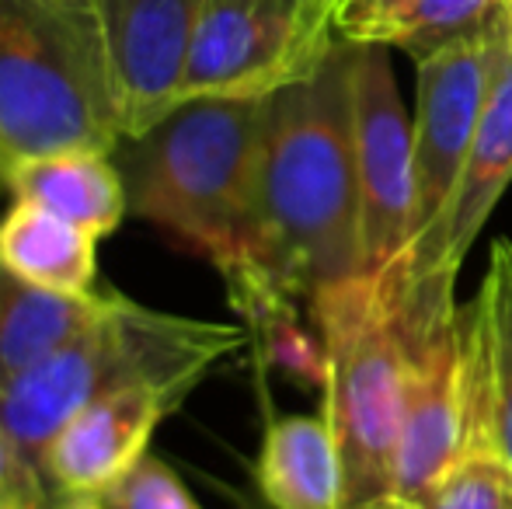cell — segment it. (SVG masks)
Here are the masks:
<instances>
[{"label": "cell", "instance_id": "cell-6", "mask_svg": "<svg viewBox=\"0 0 512 509\" xmlns=\"http://www.w3.org/2000/svg\"><path fill=\"white\" fill-rule=\"evenodd\" d=\"M512 185V49L495 28L492 84L485 112L474 133L471 154L464 161L450 199L439 217L418 234L401 258L391 286L401 300L408 332H422L443 314L457 311V276L488 217Z\"/></svg>", "mask_w": 512, "mask_h": 509}, {"label": "cell", "instance_id": "cell-17", "mask_svg": "<svg viewBox=\"0 0 512 509\" xmlns=\"http://www.w3.org/2000/svg\"><path fill=\"white\" fill-rule=\"evenodd\" d=\"M112 293L42 290L0 265V387L18 381L105 311Z\"/></svg>", "mask_w": 512, "mask_h": 509}, {"label": "cell", "instance_id": "cell-24", "mask_svg": "<svg viewBox=\"0 0 512 509\" xmlns=\"http://www.w3.org/2000/svg\"><path fill=\"white\" fill-rule=\"evenodd\" d=\"M60 509H102V506H98V499H70Z\"/></svg>", "mask_w": 512, "mask_h": 509}, {"label": "cell", "instance_id": "cell-3", "mask_svg": "<svg viewBox=\"0 0 512 509\" xmlns=\"http://www.w3.org/2000/svg\"><path fill=\"white\" fill-rule=\"evenodd\" d=\"M241 346H248V328L241 325L182 318L112 293L84 332L0 387V422L21 454L42 471L49 440L84 405L133 384L196 391L209 370Z\"/></svg>", "mask_w": 512, "mask_h": 509}, {"label": "cell", "instance_id": "cell-1", "mask_svg": "<svg viewBox=\"0 0 512 509\" xmlns=\"http://www.w3.org/2000/svg\"><path fill=\"white\" fill-rule=\"evenodd\" d=\"M359 279L352 46L338 39L307 77L265 98L255 238L248 269L227 290L272 293L310 314Z\"/></svg>", "mask_w": 512, "mask_h": 509}, {"label": "cell", "instance_id": "cell-8", "mask_svg": "<svg viewBox=\"0 0 512 509\" xmlns=\"http://www.w3.org/2000/svg\"><path fill=\"white\" fill-rule=\"evenodd\" d=\"M352 129L363 276L370 283H391L411 241L415 164L411 116L401 102L387 46H352Z\"/></svg>", "mask_w": 512, "mask_h": 509}, {"label": "cell", "instance_id": "cell-2", "mask_svg": "<svg viewBox=\"0 0 512 509\" xmlns=\"http://www.w3.org/2000/svg\"><path fill=\"white\" fill-rule=\"evenodd\" d=\"M265 98H185L112 150L129 213L234 279L255 238Z\"/></svg>", "mask_w": 512, "mask_h": 509}, {"label": "cell", "instance_id": "cell-4", "mask_svg": "<svg viewBox=\"0 0 512 509\" xmlns=\"http://www.w3.org/2000/svg\"><path fill=\"white\" fill-rule=\"evenodd\" d=\"M126 136L95 0H0V154L105 150Z\"/></svg>", "mask_w": 512, "mask_h": 509}, {"label": "cell", "instance_id": "cell-5", "mask_svg": "<svg viewBox=\"0 0 512 509\" xmlns=\"http://www.w3.org/2000/svg\"><path fill=\"white\" fill-rule=\"evenodd\" d=\"M324 342V419L338 447V509H387L411 387V332L391 283L342 286L310 311Z\"/></svg>", "mask_w": 512, "mask_h": 509}, {"label": "cell", "instance_id": "cell-20", "mask_svg": "<svg viewBox=\"0 0 512 509\" xmlns=\"http://www.w3.org/2000/svg\"><path fill=\"white\" fill-rule=\"evenodd\" d=\"M102 509H203L178 471L157 454H143L112 489L98 496Z\"/></svg>", "mask_w": 512, "mask_h": 509}, {"label": "cell", "instance_id": "cell-7", "mask_svg": "<svg viewBox=\"0 0 512 509\" xmlns=\"http://www.w3.org/2000/svg\"><path fill=\"white\" fill-rule=\"evenodd\" d=\"M335 42L324 0H206L178 102L269 98L307 77Z\"/></svg>", "mask_w": 512, "mask_h": 509}, {"label": "cell", "instance_id": "cell-9", "mask_svg": "<svg viewBox=\"0 0 512 509\" xmlns=\"http://www.w3.org/2000/svg\"><path fill=\"white\" fill-rule=\"evenodd\" d=\"M492 28L415 60V116H411V164H415V213L411 241L439 217L464 161L471 154L495 53ZM408 241V245H411Z\"/></svg>", "mask_w": 512, "mask_h": 509}, {"label": "cell", "instance_id": "cell-15", "mask_svg": "<svg viewBox=\"0 0 512 509\" xmlns=\"http://www.w3.org/2000/svg\"><path fill=\"white\" fill-rule=\"evenodd\" d=\"M502 0H335V35L352 46L405 49L411 60L495 25Z\"/></svg>", "mask_w": 512, "mask_h": 509}, {"label": "cell", "instance_id": "cell-23", "mask_svg": "<svg viewBox=\"0 0 512 509\" xmlns=\"http://www.w3.org/2000/svg\"><path fill=\"white\" fill-rule=\"evenodd\" d=\"M499 25H502V35H506V42L512 49V0H502L499 4Z\"/></svg>", "mask_w": 512, "mask_h": 509}, {"label": "cell", "instance_id": "cell-16", "mask_svg": "<svg viewBox=\"0 0 512 509\" xmlns=\"http://www.w3.org/2000/svg\"><path fill=\"white\" fill-rule=\"evenodd\" d=\"M272 509H338V447L324 415H279L265 426L255 464Z\"/></svg>", "mask_w": 512, "mask_h": 509}, {"label": "cell", "instance_id": "cell-13", "mask_svg": "<svg viewBox=\"0 0 512 509\" xmlns=\"http://www.w3.org/2000/svg\"><path fill=\"white\" fill-rule=\"evenodd\" d=\"M471 443L512 471V241L499 238L474 300L464 307Z\"/></svg>", "mask_w": 512, "mask_h": 509}, {"label": "cell", "instance_id": "cell-22", "mask_svg": "<svg viewBox=\"0 0 512 509\" xmlns=\"http://www.w3.org/2000/svg\"><path fill=\"white\" fill-rule=\"evenodd\" d=\"M11 206V161L0 154V213Z\"/></svg>", "mask_w": 512, "mask_h": 509}, {"label": "cell", "instance_id": "cell-11", "mask_svg": "<svg viewBox=\"0 0 512 509\" xmlns=\"http://www.w3.org/2000/svg\"><path fill=\"white\" fill-rule=\"evenodd\" d=\"M189 394L171 384H133L84 405L42 454L46 482L63 503L98 499L147 454L154 429Z\"/></svg>", "mask_w": 512, "mask_h": 509}, {"label": "cell", "instance_id": "cell-12", "mask_svg": "<svg viewBox=\"0 0 512 509\" xmlns=\"http://www.w3.org/2000/svg\"><path fill=\"white\" fill-rule=\"evenodd\" d=\"M122 102L126 136L150 129L182 98L206 0H95ZM122 136V140H126Z\"/></svg>", "mask_w": 512, "mask_h": 509}, {"label": "cell", "instance_id": "cell-19", "mask_svg": "<svg viewBox=\"0 0 512 509\" xmlns=\"http://www.w3.org/2000/svg\"><path fill=\"white\" fill-rule=\"evenodd\" d=\"M408 509H512V471L488 450L467 447Z\"/></svg>", "mask_w": 512, "mask_h": 509}, {"label": "cell", "instance_id": "cell-21", "mask_svg": "<svg viewBox=\"0 0 512 509\" xmlns=\"http://www.w3.org/2000/svg\"><path fill=\"white\" fill-rule=\"evenodd\" d=\"M63 499L53 492L39 468L21 454L11 433L0 422V509H60Z\"/></svg>", "mask_w": 512, "mask_h": 509}, {"label": "cell", "instance_id": "cell-25", "mask_svg": "<svg viewBox=\"0 0 512 509\" xmlns=\"http://www.w3.org/2000/svg\"><path fill=\"white\" fill-rule=\"evenodd\" d=\"M324 4H331V11H335V0H324Z\"/></svg>", "mask_w": 512, "mask_h": 509}, {"label": "cell", "instance_id": "cell-10", "mask_svg": "<svg viewBox=\"0 0 512 509\" xmlns=\"http://www.w3.org/2000/svg\"><path fill=\"white\" fill-rule=\"evenodd\" d=\"M408 408L394 454L387 509L415 506L471 443V391H467L464 307L443 314L411 335Z\"/></svg>", "mask_w": 512, "mask_h": 509}, {"label": "cell", "instance_id": "cell-14", "mask_svg": "<svg viewBox=\"0 0 512 509\" xmlns=\"http://www.w3.org/2000/svg\"><path fill=\"white\" fill-rule=\"evenodd\" d=\"M11 199L42 206L98 241L115 234L129 213L119 164L105 150H56L14 161Z\"/></svg>", "mask_w": 512, "mask_h": 509}, {"label": "cell", "instance_id": "cell-18", "mask_svg": "<svg viewBox=\"0 0 512 509\" xmlns=\"http://www.w3.org/2000/svg\"><path fill=\"white\" fill-rule=\"evenodd\" d=\"M98 238L35 203L11 199L0 213V265L42 290L88 297L98 279Z\"/></svg>", "mask_w": 512, "mask_h": 509}]
</instances>
